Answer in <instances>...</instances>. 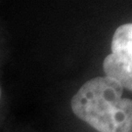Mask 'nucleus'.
<instances>
[{"instance_id": "3", "label": "nucleus", "mask_w": 132, "mask_h": 132, "mask_svg": "<svg viewBox=\"0 0 132 132\" xmlns=\"http://www.w3.org/2000/svg\"><path fill=\"white\" fill-rule=\"evenodd\" d=\"M1 95H2V91H1V86H0V99H1Z\"/></svg>"}, {"instance_id": "1", "label": "nucleus", "mask_w": 132, "mask_h": 132, "mask_svg": "<svg viewBox=\"0 0 132 132\" xmlns=\"http://www.w3.org/2000/svg\"><path fill=\"white\" fill-rule=\"evenodd\" d=\"M109 76L86 81L71 98L72 113L99 132H132V100Z\"/></svg>"}, {"instance_id": "2", "label": "nucleus", "mask_w": 132, "mask_h": 132, "mask_svg": "<svg viewBox=\"0 0 132 132\" xmlns=\"http://www.w3.org/2000/svg\"><path fill=\"white\" fill-rule=\"evenodd\" d=\"M111 48L112 53L103 62L105 73L117 80L123 88L132 91V24L117 28Z\"/></svg>"}]
</instances>
